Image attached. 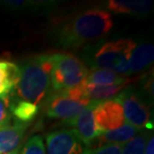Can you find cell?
<instances>
[{"label": "cell", "mask_w": 154, "mask_h": 154, "mask_svg": "<svg viewBox=\"0 0 154 154\" xmlns=\"http://www.w3.org/2000/svg\"><path fill=\"white\" fill-rule=\"evenodd\" d=\"M113 25L111 13L102 7H92L56 21L48 35L56 47L78 49L101 40Z\"/></svg>", "instance_id": "obj_1"}, {"label": "cell", "mask_w": 154, "mask_h": 154, "mask_svg": "<svg viewBox=\"0 0 154 154\" xmlns=\"http://www.w3.org/2000/svg\"><path fill=\"white\" fill-rule=\"evenodd\" d=\"M18 66L20 78L13 94L42 108L45 101L53 93L50 54L42 53L28 57L21 60Z\"/></svg>", "instance_id": "obj_2"}, {"label": "cell", "mask_w": 154, "mask_h": 154, "mask_svg": "<svg viewBox=\"0 0 154 154\" xmlns=\"http://www.w3.org/2000/svg\"><path fill=\"white\" fill-rule=\"evenodd\" d=\"M136 44L132 39L103 42L99 40L84 47L83 62L90 69H108L128 77L129 61Z\"/></svg>", "instance_id": "obj_3"}, {"label": "cell", "mask_w": 154, "mask_h": 154, "mask_svg": "<svg viewBox=\"0 0 154 154\" xmlns=\"http://www.w3.org/2000/svg\"><path fill=\"white\" fill-rule=\"evenodd\" d=\"M50 60L53 93L74 88L85 81L89 69L75 54L70 52L51 53Z\"/></svg>", "instance_id": "obj_4"}, {"label": "cell", "mask_w": 154, "mask_h": 154, "mask_svg": "<svg viewBox=\"0 0 154 154\" xmlns=\"http://www.w3.org/2000/svg\"><path fill=\"white\" fill-rule=\"evenodd\" d=\"M116 98L121 103L124 118L128 124L139 131L152 130L153 117L150 112V105L138 93L136 87L132 84L119 92Z\"/></svg>", "instance_id": "obj_5"}, {"label": "cell", "mask_w": 154, "mask_h": 154, "mask_svg": "<svg viewBox=\"0 0 154 154\" xmlns=\"http://www.w3.org/2000/svg\"><path fill=\"white\" fill-rule=\"evenodd\" d=\"M90 102L88 100L72 99L63 91H60L52 93L42 108L48 118L61 120L64 123L76 118Z\"/></svg>", "instance_id": "obj_6"}, {"label": "cell", "mask_w": 154, "mask_h": 154, "mask_svg": "<svg viewBox=\"0 0 154 154\" xmlns=\"http://www.w3.org/2000/svg\"><path fill=\"white\" fill-rule=\"evenodd\" d=\"M94 120L102 133L121 127L125 123L121 103L116 97L98 101L94 108Z\"/></svg>", "instance_id": "obj_7"}, {"label": "cell", "mask_w": 154, "mask_h": 154, "mask_svg": "<svg viewBox=\"0 0 154 154\" xmlns=\"http://www.w3.org/2000/svg\"><path fill=\"white\" fill-rule=\"evenodd\" d=\"M46 154H82L84 145L72 129L62 128L45 135Z\"/></svg>", "instance_id": "obj_8"}, {"label": "cell", "mask_w": 154, "mask_h": 154, "mask_svg": "<svg viewBox=\"0 0 154 154\" xmlns=\"http://www.w3.org/2000/svg\"><path fill=\"white\" fill-rule=\"evenodd\" d=\"M97 102L98 101H91L76 118L62 124L63 126L72 127V130L86 148H89L93 141L102 134V132L97 128L94 120V108Z\"/></svg>", "instance_id": "obj_9"}, {"label": "cell", "mask_w": 154, "mask_h": 154, "mask_svg": "<svg viewBox=\"0 0 154 154\" xmlns=\"http://www.w3.org/2000/svg\"><path fill=\"white\" fill-rule=\"evenodd\" d=\"M5 10L18 14H50L57 8L58 2L52 0H0Z\"/></svg>", "instance_id": "obj_10"}, {"label": "cell", "mask_w": 154, "mask_h": 154, "mask_svg": "<svg viewBox=\"0 0 154 154\" xmlns=\"http://www.w3.org/2000/svg\"><path fill=\"white\" fill-rule=\"evenodd\" d=\"M102 8L109 13L144 18L151 14L153 2L147 0H108L103 2Z\"/></svg>", "instance_id": "obj_11"}, {"label": "cell", "mask_w": 154, "mask_h": 154, "mask_svg": "<svg viewBox=\"0 0 154 154\" xmlns=\"http://www.w3.org/2000/svg\"><path fill=\"white\" fill-rule=\"evenodd\" d=\"M139 130L128 123H124L121 127L111 131H106L100 134L93 141L89 148H95L98 146L107 145V144H116V145H125L134 136L138 134Z\"/></svg>", "instance_id": "obj_12"}, {"label": "cell", "mask_w": 154, "mask_h": 154, "mask_svg": "<svg viewBox=\"0 0 154 154\" xmlns=\"http://www.w3.org/2000/svg\"><path fill=\"white\" fill-rule=\"evenodd\" d=\"M20 78V69L17 63L0 59V97H7L14 93Z\"/></svg>", "instance_id": "obj_13"}, {"label": "cell", "mask_w": 154, "mask_h": 154, "mask_svg": "<svg viewBox=\"0 0 154 154\" xmlns=\"http://www.w3.org/2000/svg\"><path fill=\"white\" fill-rule=\"evenodd\" d=\"M30 124L15 121L0 130V154H4L20 147V143Z\"/></svg>", "instance_id": "obj_14"}, {"label": "cell", "mask_w": 154, "mask_h": 154, "mask_svg": "<svg viewBox=\"0 0 154 154\" xmlns=\"http://www.w3.org/2000/svg\"><path fill=\"white\" fill-rule=\"evenodd\" d=\"M154 59V46L152 43H140L136 44L132 51L129 61L128 77L137 74L149 68Z\"/></svg>", "instance_id": "obj_15"}, {"label": "cell", "mask_w": 154, "mask_h": 154, "mask_svg": "<svg viewBox=\"0 0 154 154\" xmlns=\"http://www.w3.org/2000/svg\"><path fill=\"white\" fill-rule=\"evenodd\" d=\"M41 108L34 103L20 99L14 94L10 95V112L15 121L31 124V122L38 116Z\"/></svg>", "instance_id": "obj_16"}, {"label": "cell", "mask_w": 154, "mask_h": 154, "mask_svg": "<svg viewBox=\"0 0 154 154\" xmlns=\"http://www.w3.org/2000/svg\"><path fill=\"white\" fill-rule=\"evenodd\" d=\"M84 82L94 85H119L130 84L134 82V79L117 74L108 69H89Z\"/></svg>", "instance_id": "obj_17"}, {"label": "cell", "mask_w": 154, "mask_h": 154, "mask_svg": "<svg viewBox=\"0 0 154 154\" xmlns=\"http://www.w3.org/2000/svg\"><path fill=\"white\" fill-rule=\"evenodd\" d=\"M84 98L88 101H103L116 97L119 92L129 84L119 85H94L83 82Z\"/></svg>", "instance_id": "obj_18"}, {"label": "cell", "mask_w": 154, "mask_h": 154, "mask_svg": "<svg viewBox=\"0 0 154 154\" xmlns=\"http://www.w3.org/2000/svg\"><path fill=\"white\" fill-rule=\"evenodd\" d=\"M151 136H153L152 130L139 131L136 136L123 146L121 154H144L146 143Z\"/></svg>", "instance_id": "obj_19"}, {"label": "cell", "mask_w": 154, "mask_h": 154, "mask_svg": "<svg viewBox=\"0 0 154 154\" xmlns=\"http://www.w3.org/2000/svg\"><path fill=\"white\" fill-rule=\"evenodd\" d=\"M21 148H22L20 150L21 154H46L44 140L39 134L30 137Z\"/></svg>", "instance_id": "obj_20"}, {"label": "cell", "mask_w": 154, "mask_h": 154, "mask_svg": "<svg viewBox=\"0 0 154 154\" xmlns=\"http://www.w3.org/2000/svg\"><path fill=\"white\" fill-rule=\"evenodd\" d=\"M12 115L10 112V96L0 97V130L11 125Z\"/></svg>", "instance_id": "obj_21"}, {"label": "cell", "mask_w": 154, "mask_h": 154, "mask_svg": "<svg viewBox=\"0 0 154 154\" xmlns=\"http://www.w3.org/2000/svg\"><path fill=\"white\" fill-rule=\"evenodd\" d=\"M124 145L116 144H107V145L98 146L95 148H86L82 154H121Z\"/></svg>", "instance_id": "obj_22"}, {"label": "cell", "mask_w": 154, "mask_h": 154, "mask_svg": "<svg viewBox=\"0 0 154 154\" xmlns=\"http://www.w3.org/2000/svg\"><path fill=\"white\" fill-rule=\"evenodd\" d=\"M20 150H21V147H18L17 149L13 150V151H10V152H7V153H4V154H19Z\"/></svg>", "instance_id": "obj_23"}, {"label": "cell", "mask_w": 154, "mask_h": 154, "mask_svg": "<svg viewBox=\"0 0 154 154\" xmlns=\"http://www.w3.org/2000/svg\"><path fill=\"white\" fill-rule=\"evenodd\" d=\"M19 154H20V153H19Z\"/></svg>", "instance_id": "obj_24"}]
</instances>
